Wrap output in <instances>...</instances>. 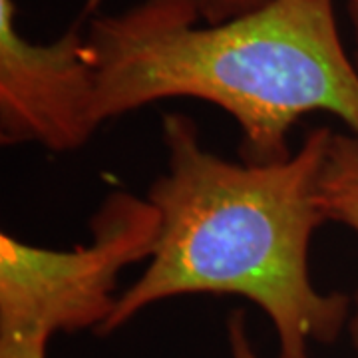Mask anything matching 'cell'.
I'll return each instance as SVG.
<instances>
[{"label": "cell", "mask_w": 358, "mask_h": 358, "mask_svg": "<svg viewBox=\"0 0 358 358\" xmlns=\"http://www.w3.org/2000/svg\"><path fill=\"white\" fill-rule=\"evenodd\" d=\"M334 129L307 131L291 157L235 164L201 143L195 120L164 115L167 171L148 189L162 217L150 265L117 296L98 334H112L143 308L179 294H239L267 315L279 358H313L334 343L350 299L322 293L310 279L315 231L327 223L319 179Z\"/></svg>", "instance_id": "6da1fadb"}, {"label": "cell", "mask_w": 358, "mask_h": 358, "mask_svg": "<svg viewBox=\"0 0 358 358\" xmlns=\"http://www.w3.org/2000/svg\"><path fill=\"white\" fill-rule=\"evenodd\" d=\"M88 50L102 122L169 98L213 103L241 129L245 164L291 157L289 131L315 112L358 140V68L334 0H267L207 24L197 0H140L94 14Z\"/></svg>", "instance_id": "7a4b0ae2"}, {"label": "cell", "mask_w": 358, "mask_h": 358, "mask_svg": "<svg viewBox=\"0 0 358 358\" xmlns=\"http://www.w3.org/2000/svg\"><path fill=\"white\" fill-rule=\"evenodd\" d=\"M162 217L126 189L103 197L90 243L46 249L0 235V334L42 336L98 329L114 313L117 277L154 255Z\"/></svg>", "instance_id": "3957f363"}, {"label": "cell", "mask_w": 358, "mask_h": 358, "mask_svg": "<svg viewBox=\"0 0 358 358\" xmlns=\"http://www.w3.org/2000/svg\"><path fill=\"white\" fill-rule=\"evenodd\" d=\"M100 0L52 42H32L16 24V2L0 0V141L74 152L102 126L88 24Z\"/></svg>", "instance_id": "277c9868"}, {"label": "cell", "mask_w": 358, "mask_h": 358, "mask_svg": "<svg viewBox=\"0 0 358 358\" xmlns=\"http://www.w3.org/2000/svg\"><path fill=\"white\" fill-rule=\"evenodd\" d=\"M319 201L327 223H341L358 235V140L333 131L319 179ZM350 334L358 350V294Z\"/></svg>", "instance_id": "5b68a950"}, {"label": "cell", "mask_w": 358, "mask_h": 358, "mask_svg": "<svg viewBox=\"0 0 358 358\" xmlns=\"http://www.w3.org/2000/svg\"><path fill=\"white\" fill-rule=\"evenodd\" d=\"M265 2L267 0H197L201 20L207 24L229 20L233 16L249 13Z\"/></svg>", "instance_id": "8992f818"}, {"label": "cell", "mask_w": 358, "mask_h": 358, "mask_svg": "<svg viewBox=\"0 0 358 358\" xmlns=\"http://www.w3.org/2000/svg\"><path fill=\"white\" fill-rule=\"evenodd\" d=\"M48 338L0 334V358H46Z\"/></svg>", "instance_id": "52a82bcc"}, {"label": "cell", "mask_w": 358, "mask_h": 358, "mask_svg": "<svg viewBox=\"0 0 358 358\" xmlns=\"http://www.w3.org/2000/svg\"><path fill=\"white\" fill-rule=\"evenodd\" d=\"M227 341H229L231 358H259L247 331V319L241 308L233 310L227 319Z\"/></svg>", "instance_id": "ba28073f"}, {"label": "cell", "mask_w": 358, "mask_h": 358, "mask_svg": "<svg viewBox=\"0 0 358 358\" xmlns=\"http://www.w3.org/2000/svg\"><path fill=\"white\" fill-rule=\"evenodd\" d=\"M348 6V16L352 24V36H355V62L358 68V0H346Z\"/></svg>", "instance_id": "9c48e42d"}]
</instances>
